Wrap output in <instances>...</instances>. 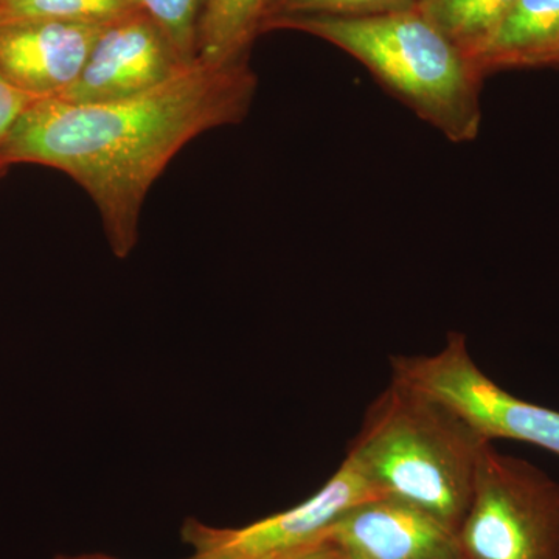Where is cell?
<instances>
[{"label":"cell","instance_id":"5bb4252c","mask_svg":"<svg viewBox=\"0 0 559 559\" xmlns=\"http://www.w3.org/2000/svg\"><path fill=\"white\" fill-rule=\"evenodd\" d=\"M421 2L423 0H271L263 25L267 21L289 16H381L417 10Z\"/></svg>","mask_w":559,"mask_h":559},{"label":"cell","instance_id":"5b68a950","mask_svg":"<svg viewBox=\"0 0 559 559\" xmlns=\"http://www.w3.org/2000/svg\"><path fill=\"white\" fill-rule=\"evenodd\" d=\"M390 367L392 380L447 404L485 439L525 441L559 455V412L518 399L489 380L463 334H448L436 355L393 356Z\"/></svg>","mask_w":559,"mask_h":559},{"label":"cell","instance_id":"277c9868","mask_svg":"<svg viewBox=\"0 0 559 559\" xmlns=\"http://www.w3.org/2000/svg\"><path fill=\"white\" fill-rule=\"evenodd\" d=\"M466 559H559V484L489 443L459 528Z\"/></svg>","mask_w":559,"mask_h":559},{"label":"cell","instance_id":"2e32d148","mask_svg":"<svg viewBox=\"0 0 559 559\" xmlns=\"http://www.w3.org/2000/svg\"><path fill=\"white\" fill-rule=\"evenodd\" d=\"M32 102L35 100L11 86L9 80L0 73V146L5 142L7 135L20 119L21 114Z\"/></svg>","mask_w":559,"mask_h":559},{"label":"cell","instance_id":"6da1fadb","mask_svg":"<svg viewBox=\"0 0 559 559\" xmlns=\"http://www.w3.org/2000/svg\"><path fill=\"white\" fill-rule=\"evenodd\" d=\"M249 61L194 62L160 86L102 103L32 102L0 146V165L57 168L90 194L109 249L131 255L143 204L170 162L204 132L240 123L257 92Z\"/></svg>","mask_w":559,"mask_h":559},{"label":"cell","instance_id":"e0dca14e","mask_svg":"<svg viewBox=\"0 0 559 559\" xmlns=\"http://www.w3.org/2000/svg\"><path fill=\"white\" fill-rule=\"evenodd\" d=\"M283 559H355L336 540L326 536L325 539L312 544L307 549L297 551L288 558Z\"/></svg>","mask_w":559,"mask_h":559},{"label":"cell","instance_id":"7c38bea8","mask_svg":"<svg viewBox=\"0 0 559 559\" xmlns=\"http://www.w3.org/2000/svg\"><path fill=\"white\" fill-rule=\"evenodd\" d=\"M514 2L516 0H423L418 10L469 62L498 31Z\"/></svg>","mask_w":559,"mask_h":559},{"label":"cell","instance_id":"4fadbf2b","mask_svg":"<svg viewBox=\"0 0 559 559\" xmlns=\"http://www.w3.org/2000/svg\"><path fill=\"white\" fill-rule=\"evenodd\" d=\"M140 10L139 0H0V24L36 20L106 24Z\"/></svg>","mask_w":559,"mask_h":559},{"label":"cell","instance_id":"52a82bcc","mask_svg":"<svg viewBox=\"0 0 559 559\" xmlns=\"http://www.w3.org/2000/svg\"><path fill=\"white\" fill-rule=\"evenodd\" d=\"M190 66L159 25L140 10L106 25L80 79L55 98L72 103L120 100L154 90Z\"/></svg>","mask_w":559,"mask_h":559},{"label":"cell","instance_id":"ba28073f","mask_svg":"<svg viewBox=\"0 0 559 559\" xmlns=\"http://www.w3.org/2000/svg\"><path fill=\"white\" fill-rule=\"evenodd\" d=\"M108 24L49 20L0 24V73L32 100L60 97L80 79Z\"/></svg>","mask_w":559,"mask_h":559},{"label":"cell","instance_id":"ac0fdd59","mask_svg":"<svg viewBox=\"0 0 559 559\" xmlns=\"http://www.w3.org/2000/svg\"><path fill=\"white\" fill-rule=\"evenodd\" d=\"M55 559H120L105 554L60 555ZM190 559V558H187Z\"/></svg>","mask_w":559,"mask_h":559},{"label":"cell","instance_id":"9a60e30c","mask_svg":"<svg viewBox=\"0 0 559 559\" xmlns=\"http://www.w3.org/2000/svg\"><path fill=\"white\" fill-rule=\"evenodd\" d=\"M205 0H139L140 9L159 25L183 61L197 62L198 31Z\"/></svg>","mask_w":559,"mask_h":559},{"label":"cell","instance_id":"8992f818","mask_svg":"<svg viewBox=\"0 0 559 559\" xmlns=\"http://www.w3.org/2000/svg\"><path fill=\"white\" fill-rule=\"evenodd\" d=\"M384 495L345 457L340 469L311 498L245 527L183 522L180 535L190 559H283L325 539L347 511Z\"/></svg>","mask_w":559,"mask_h":559},{"label":"cell","instance_id":"3957f363","mask_svg":"<svg viewBox=\"0 0 559 559\" xmlns=\"http://www.w3.org/2000/svg\"><path fill=\"white\" fill-rule=\"evenodd\" d=\"M272 31L307 33L352 55L452 142L479 134L481 79L418 9L370 17H277L261 28Z\"/></svg>","mask_w":559,"mask_h":559},{"label":"cell","instance_id":"7a4b0ae2","mask_svg":"<svg viewBox=\"0 0 559 559\" xmlns=\"http://www.w3.org/2000/svg\"><path fill=\"white\" fill-rule=\"evenodd\" d=\"M489 443L447 404L390 380L364 415L347 459L382 495L459 533Z\"/></svg>","mask_w":559,"mask_h":559},{"label":"cell","instance_id":"9c48e42d","mask_svg":"<svg viewBox=\"0 0 559 559\" xmlns=\"http://www.w3.org/2000/svg\"><path fill=\"white\" fill-rule=\"evenodd\" d=\"M329 536L355 559H466L457 532L389 496L347 511Z\"/></svg>","mask_w":559,"mask_h":559},{"label":"cell","instance_id":"30bf717a","mask_svg":"<svg viewBox=\"0 0 559 559\" xmlns=\"http://www.w3.org/2000/svg\"><path fill=\"white\" fill-rule=\"evenodd\" d=\"M469 64L481 80L499 70L559 68V0H516Z\"/></svg>","mask_w":559,"mask_h":559},{"label":"cell","instance_id":"8fae6325","mask_svg":"<svg viewBox=\"0 0 559 559\" xmlns=\"http://www.w3.org/2000/svg\"><path fill=\"white\" fill-rule=\"evenodd\" d=\"M271 0H205L198 31L197 61L212 68L248 60L261 35Z\"/></svg>","mask_w":559,"mask_h":559}]
</instances>
